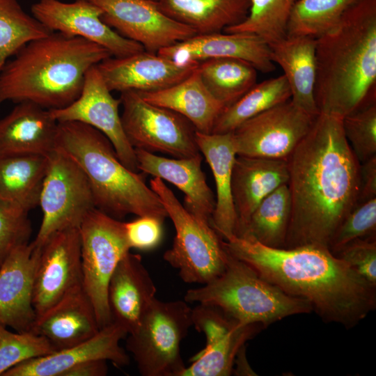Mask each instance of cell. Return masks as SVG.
I'll return each mask as SVG.
<instances>
[{"instance_id":"obj_18","label":"cell","mask_w":376,"mask_h":376,"mask_svg":"<svg viewBox=\"0 0 376 376\" xmlns=\"http://www.w3.org/2000/svg\"><path fill=\"white\" fill-rule=\"evenodd\" d=\"M40 248L32 242L16 249L0 267V324L24 332L36 319L33 305Z\"/></svg>"},{"instance_id":"obj_2","label":"cell","mask_w":376,"mask_h":376,"mask_svg":"<svg viewBox=\"0 0 376 376\" xmlns=\"http://www.w3.org/2000/svg\"><path fill=\"white\" fill-rule=\"evenodd\" d=\"M225 250L287 294L308 301L325 322L355 327L376 308V286L329 248H272L233 236Z\"/></svg>"},{"instance_id":"obj_28","label":"cell","mask_w":376,"mask_h":376,"mask_svg":"<svg viewBox=\"0 0 376 376\" xmlns=\"http://www.w3.org/2000/svg\"><path fill=\"white\" fill-rule=\"evenodd\" d=\"M138 93L148 102L183 116L197 132L204 134L212 133L216 120L225 108L204 86L198 68L189 77L170 87Z\"/></svg>"},{"instance_id":"obj_27","label":"cell","mask_w":376,"mask_h":376,"mask_svg":"<svg viewBox=\"0 0 376 376\" xmlns=\"http://www.w3.org/2000/svg\"><path fill=\"white\" fill-rule=\"evenodd\" d=\"M268 45L272 61L284 72L291 92L290 100L305 112L318 115L314 97L316 39L286 36Z\"/></svg>"},{"instance_id":"obj_45","label":"cell","mask_w":376,"mask_h":376,"mask_svg":"<svg viewBox=\"0 0 376 376\" xmlns=\"http://www.w3.org/2000/svg\"><path fill=\"white\" fill-rule=\"evenodd\" d=\"M359 203L376 198V155L360 164Z\"/></svg>"},{"instance_id":"obj_21","label":"cell","mask_w":376,"mask_h":376,"mask_svg":"<svg viewBox=\"0 0 376 376\" xmlns=\"http://www.w3.org/2000/svg\"><path fill=\"white\" fill-rule=\"evenodd\" d=\"M138 171L159 178L185 194V208L202 222L210 224L214 210V194L201 169V153L187 158H168L134 149Z\"/></svg>"},{"instance_id":"obj_24","label":"cell","mask_w":376,"mask_h":376,"mask_svg":"<svg viewBox=\"0 0 376 376\" xmlns=\"http://www.w3.org/2000/svg\"><path fill=\"white\" fill-rule=\"evenodd\" d=\"M288 178L285 159L236 156L231 181L237 215L235 236L242 232L258 204L279 186L288 183Z\"/></svg>"},{"instance_id":"obj_30","label":"cell","mask_w":376,"mask_h":376,"mask_svg":"<svg viewBox=\"0 0 376 376\" xmlns=\"http://www.w3.org/2000/svg\"><path fill=\"white\" fill-rule=\"evenodd\" d=\"M47 156L0 154V203L30 211L38 205Z\"/></svg>"},{"instance_id":"obj_47","label":"cell","mask_w":376,"mask_h":376,"mask_svg":"<svg viewBox=\"0 0 376 376\" xmlns=\"http://www.w3.org/2000/svg\"><path fill=\"white\" fill-rule=\"evenodd\" d=\"M232 374L238 376L257 375L248 362L246 356V345L241 347L235 358Z\"/></svg>"},{"instance_id":"obj_38","label":"cell","mask_w":376,"mask_h":376,"mask_svg":"<svg viewBox=\"0 0 376 376\" xmlns=\"http://www.w3.org/2000/svg\"><path fill=\"white\" fill-rule=\"evenodd\" d=\"M54 352L43 336L31 331L12 332L0 324V375L25 361Z\"/></svg>"},{"instance_id":"obj_33","label":"cell","mask_w":376,"mask_h":376,"mask_svg":"<svg viewBox=\"0 0 376 376\" xmlns=\"http://www.w3.org/2000/svg\"><path fill=\"white\" fill-rule=\"evenodd\" d=\"M290 97V89L283 75L256 83L235 102L224 109L212 133L232 132L244 121Z\"/></svg>"},{"instance_id":"obj_12","label":"cell","mask_w":376,"mask_h":376,"mask_svg":"<svg viewBox=\"0 0 376 376\" xmlns=\"http://www.w3.org/2000/svg\"><path fill=\"white\" fill-rule=\"evenodd\" d=\"M316 116L301 110L290 100L276 105L232 132L237 155L287 159Z\"/></svg>"},{"instance_id":"obj_4","label":"cell","mask_w":376,"mask_h":376,"mask_svg":"<svg viewBox=\"0 0 376 376\" xmlns=\"http://www.w3.org/2000/svg\"><path fill=\"white\" fill-rule=\"evenodd\" d=\"M112 56L104 47L59 32L33 40L9 58L0 74V105L29 101L48 110L80 95L87 71Z\"/></svg>"},{"instance_id":"obj_36","label":"cell","mask_w":376,"mask_h":376,"mask_svg":"<svg viewBox=\"0 0 376 376\" xmlns=\"http://www.w3.org/2000/svg\"><path fill=\"white\" fill-rule=\"evenodd\" d=\"M297 1L251 0L245 19L224 32L254 35L267 45L277 42L287 36L288 20Z\"/></svg>"},{"instance_id":"obj_1","label":"cell","mask_w":376,"mask_h":376,"mask_svg":"<svg viewBox=\"0 0 376 376\" xmlns=\"http://www.w3.org/2000/svg\"><path fill=\"white\" fill-rule=\"evenodd\" d=\"M342 119L319 113L287 158L292 207L283 249L329 248L358 204L361 163L345 136Z\"/></svg>"},{"instance_id":"obj_43","label":"cell","mask_w":376,"mask_h":376,"mask_svg":"<svg viewBox=\"0 0 376 376\" xmlns=\"http://www.w3.org/2000/svg\"><path fill=\"white\" fill-rule=\"evenodd\" d=\"M376 286L375 236L357 239L335 254Z\"/></svg>"},{"instance_id":"obj_9","label":"cell","mask_w":376,"mask_h":376,"mask_svg":"<svg viewBox=\"0 0 376 376\" xmlns=\"http://www.w3.org/2000/svg\"><path fill=\"white\" fill-rule=\"evenodd\" d=\"M79 230L82 285L102 329L111 322L107 295L110 278L130 250L125 222L95 208L86 216Z\"/></svg>"},{"instance_id":"obj_17","label":"cell","mask_w":376,"mask_h":376,"mask_svg":"<svg viewBox=\"0 0 376 376\" xmlns=\"http://www.w3.org/2000/svg\"><path fill=\"white\" fill-rule=\"evenodd\" d=\"M198 64H179L157 53L143 50L124 57L111 56L97 67L111 91L150 92L182 81Z\"/></svg>"},{"instance_id":"obj_23","label":"cell","mask_w":376,"mask_h":376,"mask_svg":"<svg viewBox=\"0 0 376 376\" xmlns=\"http://www.w3.org/2000/svg\"><path fill=\"white\" fill-rule=\"evenodd\" d=\"M100 329L93 305L81 283L37 315L31 331L45 338L57 351L88 340Z\"/></svg>"},{"instance_id":"obj_25","label":"cell","mask_w":376,"mask_h":376,"mask_svg":"<svg viewBox=\"0 0 376 376\" xmlns=\"http://www.w3.org/2000/svg\"><path fill=\"white\" fill-rule=\"evenodd\" d=\"M57 128L49 110L29 101L18 102L0 119V154L47 156L56 149Z\"/></svg>"},{"instance_id":"obj_37","label":"cell","mask_w":376,"mask_h":376,"mask_svg":"<svg viewBox=\"0 0 376 376\" xmlns=\"http://www.w3.org/2000/svg\"><path fill=\"white\" fill-rule=\"evenodd\" d=\"M51 33L17 0H0V74L8 60L26 43Z\"/></svg>"},{"instance_id":"obj_15","label":"cell","mask_w":376,"mask_h":376,"mask_svg":"<svg viewBox=\"0 0 376 376\" xmlns=\"http://www.w3.org/2000/svg\"><path fill=\"white\" fill-rule=\"evenodd\" d=\"M32 15L52 32L80 37L107 49L113 57L142 52L139 43L120 36L101 19V9L89 0L65 3L38 0L31 6Z\"/></svg>"},{"instance_id":"obj_16","label":"cell","mask_w":376,"mask_h":376,"mask_svg":"<svg viewBox=\"0 0 376 376\" xmlns=\"http://www.w3.org/2000/svg\"><path fill=\"white\" fill-rule=\"evenodd\" d=\"M39 248L33 290V305L37 315L82 283L79 228L54 233Z\"/></svg>"},{"instance_id":"obj_22","label":"cell","mask_w":376,"mask_h":376,"mask_svg":"<svg viewBox=\"0 0 376 376\" xmlns=\"http://www.w3.org/2000/svg\"><path fill=\"white\" fill-rule=\"evenodd\" d=\"M157 288L140 255L127 252L116 267L109 283L111 322L127 335L136 331Z\"/></svg>"},{"instance_id":"obj_41","label":"cell","mask_w":376,"mask_h":376,"mask_svg":"<svg viewBox=\"0 0 376 376\" xmlns=\"http://www.w3.org/2000/svg\"><path fill=\"white\" fill-rule=\"evenodd\" d=\"M29 212L14 204L0 203V267L16 249L29 243Z\"/></svg>"},{"instance_id":"obj_13","label":"cell","mask_w":376,"mask_h":376,"mask_svg":"<svg viewBox=\"0 0 376 376\" xmlns=\"http://www.w3.org/2000/svg\"><path fill=\"white\" fill-rule=\"evenodd\" d=\"M89 1L101 9V19L107 25L148 52L157 53L197 34L164 14L151 0Z\"/></svg>"},{"instance_id":"obj_29","label":"cell","mask_w":376,"mask_h":376,"mask_svg":"<svg viewBox=\"0 0 376 376\" xmlns=\"http://www.w3.org/2000/svg\"><path fill=\"white\" fill-rule=\"evenodd\" d=\"M159 9L197 34L217 33L246 17L251 0H159Z\"/></svg>"},{"instance_id":"obj_6","label":"cell","mask_w":376,"mask_h":376,"mask_svg":"<svg viewBox=\"0 0 376 376\" xmlns=\"http://www.w3.org/2000/svg\"><path fill=\"white\" fill-rule=\"evenodd\" d=\"M227 253L223 273L200 288L188 290L186 302L216 305L242 324L257 323L264 328L286 317L313 311L308 301L287 294Z\"/></svg>"},{"instance_id":"obj_5","label":"cell","mask_w":376,"mask_h":376,"mask_svg":"<svg viewBox=\"0 0 376 376\" xmlns=\"http://www.w3.org/2000/svg\"><path fill=\"white\" fill-rule=\"evenodd\" d=\"M56 149L84 171L97 209L118 220L128 214L162 222L168 217L160 198L146 183L147 174L127 169L97 130L79 122L58 123Z\"/></svg>"},{"instance_id":"obj_26","label":"cell","mask_w":376,"mask_h":376,"mask_svg":"<svg viewBox=\"0 0 376 376\" xmlns=\"http://www.w3.org/2000/svg\"><path fill=\"white\" fill-rule=\"evenodd\" d=\"M196 141L213 174L216 200L210 225L224 240L235 235L237 215L233 204L231 181L237 156L233 133L204 134L196 132Z\"/></svg>"},{"instance_id":"obj_20","label":"cell","mask_w":376,"mask_h":376,"mask_svg":"<svg viewBox=\"0 0 376 376\" xmlns=\"http://www.w3.org/2000/svg\"><path fill=\"white\" fill-rule=\"evenodd\" d=\"M127 333L111 322L93 337L79 345L33 358L11 368L2 376H63L76 365L89 360L104 359L117 366L129 364L130 358L120 345Z\"/></svg>"},{"instance_id":"obj_31","label":"cell","mask_w":376,"mask_h":376,"mask_svg":"<svg viewBox=\"0 0 376 376\" xmlns=\"http://www.w3.org/2000/svg\"><path fill=\"white\" fill-rule=\"evenodd\" d=\"M288 183L268 194L256 207L237 237L272 248H284L291 216Z\"/></svg>"},{"instance_id":"obj_42","label":"cell","mask_w":376,"mask_h":376,"mask_svg":"<svg viewBox=\"0 0 376 376\" xmlns=\"http://www.w3.org/2000/svg\"><path fill=\"white\" fill-rule=\"evenodd\" d=\"M192 326L206 338V345H209L224 336L240 324H246L236 320L220 307L199 303L191 308Z\"/></svg>"},{"instance_id":"obj_19","label":"cell","mask_w":376,"mask_h":376,"mask_svg":"<svg viewBox=\"0 0 376 376\" xmlns=\"http://www.w3.org/2000/svg\"><path fill=\"white\" fill-rule=\"evenodd\" d=\"M157 53L182 65L215 58H235L249 63L263 72L275 70L269 45L260 38L247 33L196 34Z\"/></svg>"},{"instance_id":"obj_44","label":"cell","mask_w":376,"mask_h":376,"mask_svg":"<svg viewBox=\"0 0 376 376\" xmlns=\"http://www.w3.org/2000/svg\"><path fill=\"white\" fill-rule=\"evenodd\" d=\"M164 222L150 217H138L130 222H125L127 240L130 249L150 250L161 242Z\"/></svg>"},{"instance_id":"obj_8","label":"cell","mask_w":376,"mask_h":376,"mask_svg":"<svg viewBox=\"0 0 376 376\" xmlns=\"http://www.w3.org/2000/svg\"><path fill=\"white\" fill-rule=\"evenodd\" d=\"M192 326L191 308L185 301L150 304L139 327L128 334L126 348L143 376H180L186 366L180 343Z\"/></svg>"},{"instance_id":"obj_14","label":"cell","mask_w":376,"mask_h":376,"mask_svg":"<svg viewBox=\"0 0 376 376\" xmlns=\"http://www.w3.org/2000/svg\"><path fill=\"white\" fill-rule=\"evenodd\" d=\"M111 92L95 65L87 71L79 97L64 108L49 111L58 123L79 122L102 132L111 141L120 161L138 172L134 148L121 123L120 99L114 98Z\"/></svg>"},{"instance_id":"obj_10","label":"cell","mask_w":376,"mask_h":376,"mask_svg":"<svg viewBox=\"0 0 376 376\" xmlns=\"http://www.w3.org/2000/svg\"><path fill=\"white\" fill-rule=\"evenodd\" d=\"M47 158L38 203L42 218L31 242L38 248L56 232L79 228L88 212L96 208L89 182L78 164L57 149Z\"/></svg>"},{"instance_id":"obj_35","label":"cell","mask_w":376,"mask_h":376,"mask_svg":"<svg viewBox=\"0 0 376 376\" xmlns=\"http://www.w3.org/2000/svg\"><path fill=\"white\" fill-rule=\"evenodd\" d=\"M359 0H297L291 12L288 36L318 39L334 29Z\"/></svg>"},{"instance_id":"obj_7","label":"cell","mask_w":376,"mask_h":376,"mask_svg":"<svg viewBox=\"0 0 376 376\" xmlns=\"http://www.w3.org/2000/svg\"><path fill=\"white\" fill-rule=\"evenodd\" d=\"M150 188L160 198L174 226L175 235L163 258L188 283L207 284L224 271L228 253L222 239L210 224L189 213L164 180L154 177Z\"/></svg>"},{"instance_id":"obj_32","label":"cell","mask_w":376,"mask_h":376,"mask_svg":"<svg viewBox=\"0 0 376 376\" xmlns=\"http://www.w3.org/2000/svg\"><path fill=\"white\" fill-rule=\"evenodd\" d=\"M202 82L224 107L235 102L257 82V70L235 58H215L201 61L198 67Z\"/></svg>"},{"instance_id":"obj_34","label":"cell","mask_w":376,"mask_h":376,"mask_svg":"<svg viewBox=\"0 0 376 376\" xmlns=\"http://www.w3.org/2000/svg\"><path fill=\"white\" fill-rule=\"evenodd\" d=\"M264 327L260 324H240L205 348L191 359L180 376H228L232 375L239 350Z\"/></svg>"},{"instance_id":"obj_48","label":"cell","mask_w":376,"mask_h":376,"mask_svg":"<svg viewBox=\"0 0 376 376\" xmlns=\"http://www.w3.org/2000/svg\"><path fill=\"white\" fill-rule=\"evenodd\" d=\"M151 1H158L159 0H151Z\"/></svg>"},{"instance_id":"obj_39","label":"cell","mask_w":376,"mask_h":376,"mask_svg":"<svg viewBox=\"0 0 376 376\" xmlns=\"http://www.w3.org/2000/svg\"><path fill=\"white\" fill-rule=\"evenodd\" d=\"M345 136L360 163L376 155V102L373 100L342 119Z\"/></svg>"},{"instance_id":"obj_3","label":"cell","mask_w":376,"mask_h":376,"mask_svg":"<svg viewBox=\"0 0 376 376\" xmlns=\"http://www.w3.org/2000/svg\"><path fill=\"white\" fill-rule=\"evenodd\" d=\"M315 61L319 113L343 118L375 100L376 0H359L316 39Z\"/></svg>"},{"instance_id":"obj_46","label":"cell","mask_w":376,"mask_h":376,"mask_svg":"<svg viewBox=\"0 0 376 376\" xmlns=\"http://www.w3.org/2000/svg\"><path fill=\"white\" fill-rule=\"evenodd\" d=\"M107 362L104 359L86 361L68 370L63 376H104L108 373Z\"/></svg>"},{"instance_id":"obj_40","label":"cell","mask_w":376,"mask_h":376,"mask_svg":"<svg viewBox=\"0 0 376 376\" xmlns=\"http://www.w3.org/2000/svg\"><path fill=\"white\" fill-rule=\"evenodd\" d=\"M376 198L359 203L336 230L329 246L335 255L351 242L375 236Z\"/></svg>"},{"instance_id":"obj_11","label":"cell","mask_w":376,"mask_h":376,"mask_svg":"<svg viewBox=\"0 0 376 376\" xmlns=\"http://www.w3.org/2000/svg\"><path fill=\"white\" fill-rule=\"evenodd\" d=\"M121 123L125 134L134 148L161 152L175 158L200 154L196 129L183 116L146 101L137 91L120 93Z\"/></svg>"}]
</instances>
